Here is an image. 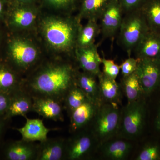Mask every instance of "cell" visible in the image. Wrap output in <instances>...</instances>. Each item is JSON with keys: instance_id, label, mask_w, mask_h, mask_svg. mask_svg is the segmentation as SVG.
<instances>
[{"instance_id": "cell-8", "label": "cell", "mask_w": 160, "mask_h": 160, "mask_svg": "<svg viewBox=\"0 0 160 160\" xmlns=\"http://www.w3.org/2000/svg\"><path fill=\"white\" fill-rule=\"evenodd\" d=\"M39 14L38 9L34 4L11 2L8 10L7 22L13 30L23 31L30 29L35 25Z\"/></svg>"}, {"instance_id": "cell-27", "label": "cell", "mask_w": 160, "mask_h": 160, "mask_svg": "<svg viewBox=\"0 0 160 160\" xmlns=\"http://www.w3.org/2000/svg\"><path fill=\"white\" fill-rule=\"evenodd\" d=\"M88 99L84 92L76 84L66 94L63 102L64 109L69 116Z\"/></svg>"}, {"instance_id": "cell-30", "label": "cell", "mask_w": 160, "mask_h": 160, "mask_svg": "<svg viewBox=\"0 0 160 160\" xmlns=\"http://www.w3.org/2000/svg\"><path fill=\"white\" fill-rule=\"evenodd\" d=\"M124 14L139 10L148 0H118Z\"/></svg>"}, {"instance_id": "cell-10", "label": "cell", "mask_w": 160, "mask_h": 160, "mask_svg": "<svg viewBox=\"0 0 160 160\" xmlns=\"http://www.w3.org/2000/svg\"><path fill=\"white\" fill-rule=\"evenodd\" d=\"M124 12L118 0H110L99 19L101 33L104 38L114 37L119 30Z\"/></svg>"}, {"instance_id": "cell-21", "label": "cell", "mask_w": 160, "mask_h": 160, "mask_svg": "<svg viewBox=\"0 0 160 160\" xmlns=\"http://www.w3.org/2000/svg\"><path fill=\"white\" fill-rule=\"evenodd\" d=\"M23 78L7 63H0V92L12 94L21 89Z\"/></svg>"}, {"instance_id": "cell-28", "label": "cell", "mask_w": 160, "mask_h": 160, "mask_svg": "<svg viewBox=\"0 0 160 160\" xmlns=\"http://www.w3.org/2000/svg\"><path fill=\"white\" fill-rule=\"evenodd\" d=\"M136 160H160V147L156 144L148 145L143 148L135 159Z\"/></svg>"}, {"instance_id": "cell-29", "label": "cell", "mask_w": 160, "mask_h": 160, "mask_svg": "<svg viewBox=\"0 0 160 160\" xmlns=\"http://www.w3.org/2000/svg\"><path fill=\"white\" fill-rule=\"evenodd\" d=\"M102 64L103 65V72L105 75L113 79L116 80L120 70V66L116 64L113 60L102 59Z\"/></svg>"}, {"instance_id": "cell-5", "label": "cell", "mask_w": 160, "mask_h": 160, "mask_svg": "<svg viewBox=\"0 0 160 160\" xmlns=\"http://www.w3.org/2000/svg\"><path fill=\"white\" fill-rule=\"evenodd\" d=\"M119 30V42L129 54L149 30L141 9L125 14Z\"/></svg>"}, {"instance_id": "cell-33", "label": "cell", "mask_w": 160, "mask_h": 160, "mask_svg": "<svg viewBox=\"0 0 160 160\" xmlns=\"http://www.w3.org/2000/svg\"><path fill=\"white\" fill-rule=\"evenodd\" d=\"M11 94L0 92V117H4L8 110L10 102Z\"/></svg>"}, {"instance_id": "cell-16", "label": "cell", "mask_w": 160, "mask_h": 160, "mask_svg": "<svg viewBox=\"0 0 160 160\" xmlns=\"http://www.w3.org/2000/svg\"><path fill=\"white\" fill-rule=\"evenodd\" d=\"M31 112H33L32 98L28 92L21 88L12 93L10 105L4 118L6 120L17 116L25 118Z\"/></svg>"}, {"instance_id": "cell-31", "label": "cell", "mask_w": 160, "mask_h": 160, "mask_svg": "<svg viewBox=\"0 0 160 160\" xmlns=\"http://www.w3.org/2000/svg\"><path fill=\"white\" fill-rule=\"evenodd\" d=\"M46 6L56 10H67L71 9L76 0H43Z\"/></svg>"}, {"instance_id": "cell-20", "label": "cell", "mask_w": 160, "mask_h": 160, "mask_svg": "<svg viewBox=\"0 0 160 160\" xmlns=\"http://www.w3.org/2000/svg\"><path fill=\"white\" fill-rule=\"evenodd\" d=\"M26 122L22 128H15L20 132L22 139L29 142H43L48 138L47 135L51 129L46 128L42 120L30 119L26 117Z\"/></svg>"}, {"instance_id": "cell-12", "label": "cell", "mask_w": 160, "mask_h": 160, "mask_svg": "<svg viewBox=\"0 0 160 160\" xmlns=\"http://www.w3.org/2000/svg\"><path fill=\"white\" fill-rule=\"evenodd\" d=\"M74 51L79 67L83 71L98 77L102 73L100 70L102 58L98 52L97 45L94 44L84 48H76Z\"/></svg>"}, {"instance_id": "cell-26", "label": "cell", "mask_w": 160, "mask_h": 160, "mask_svg": "<svg viewBox=\"0 0 160 160\" xmlns=\"http://www.w3.org/2000/svg\"><path fill=\"white\" fill-rule=\"evenodd\" d=\"M122 87L128 100V102H134L141 99L143 94L142 89L136 72L123 77Z\"/></svg>"}, {"instance_id": "cell-2", "label": "cell", "mask_w": 160, "mask_h": 160, "mask_svg": "<svg viewBox=\"0 0 160 160\" xmlns=\"http://www.w3.org/2000/svg\"><path fill=\"white\" fill-rule=\"evenodd\" d=\"M80 22L78 17L47 16L41 20L40 29L50 49L56 53H68L76 47Z\"/></svg>"}, {"instance_id": "cell-22", "label": "cell", "mask_w": 160, "mask_h": 160, "mask_svg": "<svg viewBox=\"0 0 160 160\" xmlns=\"http://www.w3.org/2000/svg\"><path fill=\"white\" fill-rule=\"evenodd\" d=\"M100 93L103 103L118 105L121 102V88L115 79L108 77L103 72L98 77Z\"/></svg>"}, {"instance_id": "cell-9", "label": "cell", "mask_w": 160, "mask_h": 160, "mask_svg": "<svg viewBox=\"0 0 160 160\" xmlns=\"http://www.w3.org/2000/svg\"><path fill=\"white\" fill-rule=\"evenodd\" d=\"M136 72L143 94L148 95L160 86V60L139 59Z\"/></svg>"}, {"instance_id": "cell-3", "label": "cell", "mask_w": 160, "mask_h": 160, "mask_svg": "<svg viewBox=\"0 0 160 160\" xmlns=\"http://www.w3.org/2000/svg\"><path fill=\"white\" fill-rule=\"evenodd\" d=\"M8 62L12 68L24 78L41 62L37 46L32 41L16 37L8 43Z\"/></svg>"}, {"instance_id": "cell-4", "label": "cell", "mask_w": 160, "mask_h": 160, "mask_svg": "<svg viewBox=\"0 0 160 160\" xmlns=\"http://www.w3.org/2000/svg\"><path fill=\"white\" fill-rule=\"evenodd\" d=\"M121 117L118 105L103 103L100 106L89 127L99 145L118 134Z\"/></svg>"}, {"instance_id": "cell-32", "label": "cell", "mask_w": 160, "mask_h": 160, "mask_svg": "<svg viewBox=\"0 0 160 160\" xmlns=\"http://www.w3.org/2000/svg\"><path fill=\"white\" fill-rule=\"evenodd\" d=\"M139 59L129 57L125 60L121 65V69L123 77L128 76L136 71Z\"/></svg>"}, {"instance_id": "cell-34", "label": "cell", "mask_w": 160, "mask_h": 160, "mask_svg": "<svg viewBox=\"0 0 160 160\" xmlns=\"http://www.w3.org/2000/svg\"><path fill=\"white\" fill-rule=\"evenodd\" d=\"M6 0H0V19L2 18L6 13Z\"/></svg>"}, {"instance_id": "cell-24", "label": "cell", "mask_w": 160, "mask_h": 160, "mask_svg": "<svg viewBox=\"0 0 160 160\" xmlns=\"http://www.w3.org/2000/svg\"><path fill=\"white\" fill-rule=\"evenodd\" d=\"M101 33L98 21L88 20L84 26L81 25L78 32L76 48H84L94 44L95 41Z\"/></svg>"}, {"instance_id": "cell-11", "label": "cell", "mask_w": 160, "mask_h": 160, "mask_svg": "<svg viewBox=\"0 0 160 160\" xmlns=\"http://www.w3.org/2000/svg\"><path fill=\"white\" fill-rule=\"evenodd\" d=\"M101 105L88 99L70 115L69 132L72 134L89 128Z\"/></svg>"}, {"instance_id": "cell-13", "label": "cell", "mask_w": 160, "mask_h": 160, "mask_svg": "<svg viewBox=\"0 0 160 160\" xmlns=\"http://www.w3.org/2000/svg\"><path fill=\"white\" fill-rule=\"evenodd\" d=\"M33 112L47 119L63 122L64 106L57 100L46 97H32Z\"/></svg>"}, {"instance_id": "cell-37", "label": "cell", "mask_w": 160, "mask_h": 160, "mask_svg": "<svg viewBox=\"0 0 160 160\" xmlns=\"http://www.w3.org/2000/svg\"><path fill=\"white\" fill-rule=\"evenodd\" d=\"M6 120L4 118H3L2 120H1L0 119V134H1L2 132V131L3 128H4V126H5V121Z\"/></svg>"}, {"instance_id": "cell-18", "label": "cell", "mask_w": 160, "mask_h": 160, "mask_svg": "<svg viewBox=\"0 0 160 160\" xmlns=\"http://www.w3.org/2000/svg\"><path fill=\"white\" fill-rule=\"evenodd\" d=\"M126 139H112L99 145L103 157L108 159H126L130 154L132 145Z\"/></svg>"}, {"instance_id": "cell-36", "label": "cell", "mask_w": 160, "mask_h": 160, "mask_svg": "<svg viewBox=\"0 0 160 160\" xmlns=\"http://www.w3.org/2000/svg\"><path fill=\"white\" fill-rule=\"evenodd\" d=\"M155 125L157 129L160 131V106L159 108L158 111L157 117L156 118Z\"/></svg>"}, {"instance_id": "cell-14", "label": "cell", "mask_w": 160, "mask_h": 160, "mask_svg": "<svg viewBox=\"0 0 160 160\" xmlns=\"http://www.w3.org/2000/svg\"><path fill=\"white\" fill-rule=\"evenodd\" d=\"M66 139L47 138L38 143L36 160H65Z\"/></svg>"}, {"instance_id": "cell-17", "label": "cell", "mask_w": 160, "mask_h": 160, "mask_svg": "<svg viewBox=\"0 0 160 160\" xmlns=\"http://www.w3.org/2000/svg\"><path fill=\"white\" fill-rule=\"evenodd\" d=\"M133 50L138 59L160 60V34L149 29Z\"/></svg>"}, {"instance_id": "cell-23", "label": "cell", "mask_w": 160, "mask_h": 160, "mask_svg": "<svg viewBox=\"0 0 160 160\" xmlns=\"http://www.w3.org/2000/svg\"><path fill=\"white\" fill-rule=\"evenodd\" d=\"M110 0H82L78 17L98 21Z\"/></svg>"}, {"instance_id": "cell-1", "label": "cell", "mask_w": 160, "mask_h": 160, "mask_svg": "<svg viewBox=\"0 0 160 160\" xmlns=\"http://www.w3.org/2000/svg\"><path fill=\"white\" fill-rule=\"evenodd\" d=\"M78 70L62 60L42 62L23 79L21 88L32 97L51 98L62 103L76 83Z\"/></svg>"}, {"instance_id": "cell-35", "label": "cell", "mask_w": 160, "mask_h": 160, "mask_svg": "<svg viewBox=\"0 0 160 160\" xmlns=\"http://www.w3.org/2000/svg\"><path fill=\"white\" fill-rule=\"evenodd\" d=\"M11 2L20 3V4H34L36 0H10Z\"/></svg>"}, {"instance_id": "cell-25", "label": "cell", "mask_w": 160, "mask_h": 160, "mask_svg": "<svg viewBox=\"0 0 160 160\" xmlns=\"http://www.w3.org/2000/svg\"><path fill=\"white\" fill-rule=\"evenodd\" d=\"M141 10L149 29L160 34V0H148Z\"/></svg>"}, {"instance_id": "cell-6", "label": "cell", "mask_w": 160, "mask_h": 160, "mask_svg": "<svg viewBox=\"0 0 160 160\" xmlns=\"http://www.w3.org/2000/svg\"><path fill=\"white\" fill-rule=\"evenodd\" d=\"M66 139L65 160L89 159L98 149L99 143L89 128L72 133Z\"/></svg>"}, {"instance_id": "cell-19", "label": "cell", "mask_w": 160, "mask_h": 160, "mask_svg": "<svg viewBox=\"0 0 160 160\" xmlns=\"http://www.w3.org/2000/svg\"><path fill=\"white\" fill-rule=\"evenodd\" d=\"M76 83L89 100L99 105L102 104L98 77L88 72L78 70Z\"/></svg>"}, {"instance_id": "cell-7", "label": "cell", "mask_w": 160, "mask_h": 160, "mask_svg": "<svg viewBox=\"0 0 160 160\" xmlns=\"http://www.w3.org/2000/svg\"><path fill=\"white\" fill-rule=\"evenodd\" d=\"M145 104L141 99L128 102L121 114L118 131L123 138L134 139L141 134L145 122Z\"/></svg>"}, {"instance_id": "cell-15", "label": "cell", "mask_w": 160, "mask_h": 160, "mask_svg": "<svg viewBox=\"0 0 160 160\" xmlns=\"http://www.w3.org/2000/svg\"><path fill=\"white\" fill-rule=\"evenodd\" d=\"M38 144L22 139L6 146L5 158L9 160H36Z\"/></svg>"}]
</instances>
